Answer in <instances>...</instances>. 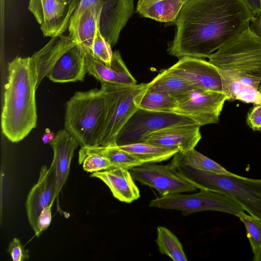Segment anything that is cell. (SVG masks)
Wrapping results in <instances>:
<instances>
[{
    "instance_id": "43",
    "label": "cell",
    "mask_w": 261,
    "mask_h": 261,
    "mask_svg": "<svg viewBox=\"0 0 261 261\" xmlns=\"http://www.w3.org/2000/svg\"><path fill=\"white\" fill-rule=\"evenodd\" d=\"M260 17H261V16Z\"/></svg>"
},
{
    "instance_id": "37",
    "label": "cell",
    "mask_w": 261,
    "mask_h": 261,
    "mask_svg": "<svg viewBox=\"0 0 261 261\" xmlns=\"http://www.w3.org/2000/svg\"><path fill=\"white\" fill-rule=\"evenodd\" d=\"M56 134L49 128H46L45 130V133L43 134L42 141L44 144L50 143L55 138Z\"/></svg>"
},
{
    "instance_id": "22",
    "label": "cell",
    "mask_w": 261,
    "mask_h": 261,
    "mask_svg": "<svg viewBox=\"0 0 261 261\" xmlns=\"http://www.w3.org/2000/svg\"><path fill=\"white\" fill-rule=\"evenodd\" d=\"M172 160L202 171L236 177H243L228 171L221 165L200 153L195 148L185 152H177L173 156Z\"/></svg>"
},
{
    "instance_id": "5",
    "label": "cell",
    "mask_w": 261,
    "mask_h": 261,
    "mask_svg": "<svg viewBox=\"0 0 261 261\" xmlns=\"http://www.w3.org/2000/svg\"><path fill=\"white\" fill-rule=\"evenodd\" d=\"M105 113V99L101 88L77 91L66 102L64 128L81 147L99 146Z\"/></svg>"
},
{
    "instance_id": "30",
    "label": "cell",
    "mask_w": 261,
    "mask_h": 261,
    "mask_svg": "<svg viewBox=\"0 0 261 261\" xmlns=\"http://www.w3.org/2000/svg\"><path fill=\"white\" fill-rule=\"evenodd\" d=\"M91 51L96 59L107 65L110 64L113 54L112 46L102 36L99 30L93 41Z\"/></svg>"
},
{
    "instance_id": "27",
    "label": "cell",
    "mask_w": 261,
    "mask_h": 261,
    "mask_svg": "<svg viewBox=\"0 0 261 261\" xmlns=\"http://www.w3.org/2000/svg\"><path fill=\"white\" fill-rule=\"evenodd\" d=\"M155 242L162 254H165L174 261H187L182 246L176 236L165 227L157 228Z\"/></svg>"
},
{
    "instance_id": "9",
    "label": "cell",
    "mask_w": 261,
    "mask_h": 261,
    "mask_svg": "<svg viewBox=\"0 0 261 261\" xmlns=\"http://www.w3.org/2000/svg\"><path fill=\"white\" fill-rule=\"evenodd\" d=\"M176 97L177 105L173 113L189 118L200 126L217 123L228 100L223 92L194 88Z\"/></svg>"
},
{
    "instance_id": "32",
    "label": "cell",
    "mask_w": 261,
    "mask_h": 261,
    "mask_svg": "<svg viewBox=\"0 0 261 261\" xmlns=\"http://www.w3.org/2000/svg\"><path fill=\"white\" fill-rule=\"evenodd\" d=\"M13 261H24L29 258V251L25 249L20 240L15 238L9 244L8 250Z\"/></svg>"
},
{
    "instance_id": "35",
    "label": "cell",
    "mask_w": 261,
    "mask_h": 261,
    "mask_svg": "<svg viewBox=\"0 0 261 261\" xmlns=\"http://www.w3.org/2000/svg\"><path fill=\"white\" fill-rule=\"evenodd\" d=\"M253 17L261 16V0H243Z\"/></svg>"
},
{
    "instance_id": "38",
    "label": "cell",
    "mask_w": 261,
    "mask_h": 261,
    "mask_svg": "<svg viewBox=\"0 0 261 261\" xmlns=\"http://www.w3.org/2000/svg\"><path fill=\"white\" fill-rule=\"evenodd\" d=\"M160 0H138L136 10L145 8L150 6L153 3Z\"/></svg>"
},
{
    "instance_id": "8",
    "label": "cell",
    "mask_w": 261,
    "mask_h": 261,
    "mask_svg": "<svg viewBox=\"0 0 261 261\" xmlns=\"http://www.w3.org/2000/svg\"><path fill=\"white\" fill-rule=\"evenodd\" d=\"M182 124H198L189 118L175 113L139 109L119 132L116 139V144L121 146L141 142L143 138L153 132L165 127Z\"/></svg>"
},
{
    "instance_id": "6",
    "label": "cell",
    "mask_w": 261,
    "mask_h": 261,
    "mask_svg": "<svg viewBox=\"0 0 261 261\" xmlns=\"http://www.w3.org/2000/svg\"><path fill=\"white\" fill-rule=\"evenodd\" d=\"M149 82L133 85L101 83L106 113L99 146L116 144L117 137L128 120L139 108Z\"/></svg>"
},
{
    "instance_id": "3",
    "label": "cell",
    "mask_w": 261,
    "mask_h": 261,
    "mask_svg": "<svg viewBox=\"0 0 261 261\" xmlns=\"http://www.w3.org/2000/svg\"><path fill=\"white\" fill-rule=\"evenodd\" d=\"M221 76L258 89L261 84V38L250 26L208 58Z\"/></svg>"
},
{
    "instance_id": "4",
    "label": "cell",
    "mask_w": 261,
    "mask_h": 261,
    "mask_svg": "<svg viewBox=\"0 0 261 261\" xmlns=\"http://www.w3.org/2000/svg\"><path fill=\"white\" fill-rule=\"evenodd\" d=\"M169 164L177 175L198 189L222 193L237 202L250 215L261 220V184L245 177L198 170L173 160Z\"/></svg>"
},
{
    "instance_id": "13",
    "label": "cell",
    "mask_w": 261,
    "mask_h": 261,
    "mask_svg": "<svg viewBox=\"0 0 261 261\" xmlns=\"http://www.w3.org/2000/svg\"><path fill=\"white\" fill-rule=\"evenodd\" d=\"M101 7L99 31L111 45L117 43L120 33L132 16L134 0H97Z\"/></svg>"
},
{
    "instance_id": "20",
    "label": "cell",
    "mask_w": 261,
    "mask_h": 261,
    "mask_svg": "<svg viewBox=\"0 0 261 261\" xmlns=\"http://www.w3.org/2000/svg\"><path fill=\"white\" fill-rule=\"evenodd\" d=\"M90 177L102 180L109 187L113 196L121 202L131 203L140 197L139 190L128 169L112 167L92 173Z\"/></svg>"
},
{
    "instance_id": "15",
    "label": "cell",
    "mask_w": 261,
    "mask_h": 261,
    "mask_svg": "<svg viewBox=\"0 0 261 261\" xmlns=\"http://www.w3.org/2000/svg\"><path fill=\"white\" fill-rule=\"evenodd\" d=\"M56 184L54 165L51 164L48 168L46 166H43L38 182L30 190L25 203L28 219L34 232L37 229V220L40 213L56 199L54 197Z\"/></svg>"
},
{
    "instance_id": "2",
    "label": "cell",
    "mask_w": 261,
    "mask_h": 261,
    "mask_svg": "<svg viewBox=\"0 0 261 261\" xmlns=\"http://www.w3.org/2000/svg\"><path fill=\"white\" fill-rule=\"evenodd\" d=\"M8 70L1 127L5 136L11 142L17 143L36 127L37 75L31 57H16L8 63Z\"/></svg>"
},
{
    "instance_id": "23",
    "label": "cell",
    "mask_w": 261,
    "mask_h": 261,
    "mask_svg": "<svg viewBox=\"0 0 261 261\" xmlns=\"http://www.w3.org/2000/svg\"><path fill=\"white\" fill-rule=\"evenodd\" d=\"M119 146L137 157L143 164L155 163L166 161L179 152L178 149L164 148L143 142Z\"/></svg>"
},
{
    "instance_id": "31",
    "label": "cell",
    "mask_w": 261,
    "mask_h": 261,
    "mask_svg": "<svg viewBox=\"0 0 261 261\" xmlns=\"http://www.w3.org/2000/svg\"><path fill=\"white\" fill-rule=\"evenodd\" d=\"M82 164L83 169L91 173L100 171L113 167L112 164L108 159L96 153H89L87 155Z\"/></svg>"
},
{
    "instance_id": "18",
    "label": "cell",
    "mask_w": 261,
    "mask_h": 261,
    "mask_svg": "<svg viewBox=\"0 0 261 261\" xmlns=\"http://www.w3.org/2000/svg\"><path fill=\"white\" fill-rule=\"evenodd\" d=\"M86 73L85 49L76 44L61 57L47 77L59 83L81 82Z\"/></svg>"
},
{
    "instance_id": "41",
    "label": "cell",
    "mask_w": 261,
    "mask_h": 261,
    "mask_svg": "<svg viewBox=\"0 0 261 261\" xmlns=\"http://www.w3.org/2000/svg\"><path fill=\"white\" fill-rule=\"evenodd\" d=\"M61 1H63V2H68L69 0H61Z\"/></svg>"
},
{
    "instance_id": "11",
    "label": "cell",
    "mask_w": 261,
    "mask_h": 261,
    "mask_svg": "<svg viewBox=\"0 0 261 261\" xmlns=\"http://www.w3.org/2000/svg\"><path fill=\"white\" fill-rule=\"evenodd\" d=\"M77 4L76 0H30L28 9L40 24L44 36L52 38L68 29Z\"/></svg>"
},
{
    "instance_id": "17",
    "label": "cell",
    "mask_w": 261,
    "mask_h": 261,
    "mask_svg": "<svg viewBox=\"0 0 261 261\" xmlns=\"http://www.w3.org/2000/svg\"><path fill=\"white\" fill-rule=\"evenodd\" d=\"M54 151L51 162L55 167L56 184L55 198L58 197L68 178L71 160L80 146L76 140L65 129L59 130L50 143Z\"/></svg>"
},
{
    "instance_id": "34",
    "label": "cell",
    "mask_w": 261,
    "mask_h": 261,
    "mask_svg": "<svg viewBox=\"0 0 261 261\" xmlns=\"http://www.w3.org/2000/svg\"><path fill=\"white\" fill-rule=\"evenodd\" d=\"M247 122L253 130L261 131V103L255 105L248 113Z\"/></svg>"
},
{
    "instance_id": "1",
    "label": "cell",
    "mask_w": 261,
    "mask_h": 261,
    "mask_svg": "<svg viewBox=\"0 0 261 261\" xmlns=\"http://www.w3.org/2000/svg\"><path fill=\"white\" fill-rule=\"evenodd\" d=\"M253 17L243 0H185L168 51L178 58H208L248 28Z\"/></svg>"
},
{
    "instance_id": "21",
    "label": "cell",
    "mask_w": 261,
    "mask_h": 261,
    "mask_svg": "<svg viewBox=\"0 0 261 261\" xmlns=\"http://www.w3.org/2000/svg\"><path fill=\"white\" fill-rule=\"evenodd\" d=\"M89 153H96L108 159L114 167L130 169L143 163L131 153L122 149L117 145L81 147L79 152V163L82 164Z\"/></svg>"
},
{
    "instance_id": "40",
    "label": "cell",
    "mask_w": 261,
    "mask_h": 261,
    "mask_svg": "<svg viewBox=\"0 0 261 261\" xmlns=\"http://www.w3.org/2000/svg\"><path fill=\"white\" fill-rule=\"evenodd\" d=\"M258 89H259V91H260V92L261 93V84L260 85Z\"/></svg>"
},
{
    "instance_id": "29",
    "label": "cell",
    "mask_w": 261,
    "mask_h": 261,
    "mask_svg": "<svg viewBox=\"0 0 261 261\" xmlns=\"http://www.w3.org/2000/svg\"><path fill=\"white\" fill-rule=\"evenodd\" d=\"M237 217L243 223L253 254L254 261H261V220L244 211Z\"/></svg>"
},
{
    "instance_id": "16",
    "label": "cell",
    "mask_w": 261,
    "mask_h": 261,
    "mask_svg": "<svg viewBox=\"0 0 261 261\" xmlns=\"http://www.w3.org/2000/svg\"><path fill=\"white\" fill-rule=\"evenodd\" d=\"M85 49L87 72L100 83H109L123 85L137 84V81L127 68L119 50L113 52L111 63L107 65L96 59L91 50Z\"/></svg>"
},
{
    "instance_id": "12",
    "label": "cell",
    "mask_w": 261,
    "mask_h": 261,
    "mask_svg": "<svg viewBox=\"0 0 261 261\" xmlns=\"http://www.w3.org/2000/svg\"><path fill=\"white\" fill-rule=\"evenodd\" d=\"M182 78L194 89L223 92L221 75L209 61L203 59L184 57L167 69Z\"/></svg>"
},
{
    "instance_id": "25",
    "label": "cell",
    "mask_w": 261,
    "mask_h": 261,
    "mask_svg": "<svg viewBox=\"0 0 261 261\" xmlns=\"http://www.w3.org/2000/svg\"><path fill=\"white\" fill-rule=\"evenodd\" d=\"M192 89L182 78L165 69L149 82L148 90L177 97Z\"/></svg>"
},
{
    "instance_id": "39",
    "label": "cell",
    "mask_w": 261,
    "mask_h": 261,
    "mask_svg": "<svg viewBox=\"0 0 261 261\" xmlns=\"http://www.w3.org/2000/svg\"><path fill=\"white\" fill-rule=\"evenodd\" d=\"M252 180L254 181H255V182H257L258 183L261 184V179H252Z\"/></svg>"
},
{
    "instance_id": "24",
    "label": "cell",
    "mask_w": 261,
    "mask_h": 261,
    "mask_svg": "<svg viewBox=\"0 0 261 261\" xmlns=\"http://www.w3.org/2000/svg\"><path fill=\"white\" fill-rule=\"evenodd\" d=\"M185 0H160L145 8L137 10L141 16L158 21H175Z\"/></svg>"
},
{
    "instance_id": "14",
    "label": "cell",
    "mask_w": 261,
    "mask_h": 261,
    "mask_svg": "<svg viewBox=\"0 0 261 261\" xmlns=\"http://www.w3.org/2000/svg\"><path fill=\"white\" fill-rule=\"evenodd\" d=\"M198 124H182L165 127L153 132L141 142L185 152L193 148L201 139Z\"/></svg>"
},
{
    "instance_id": "33",
    "label": "cell",
    "mask_w": 261,
    "mask_h": 261,
    "mask_svg": "<svg viewBox=\"0 0 261 261\" xmlns=\"http://www.w3.org/2000/svg\"><path fill=\"white\" fill-rule=\"evenodd\" d=\"M54 203L43 208L37 220V229L35 236L39 237L44 231L46 230L51 221V208Z\"/></svg>"
},
{
    "instance_id": "28",
    "label": "cell",
    "mask_w": 261,
    "mask_h": 261,
    "mask_svg": "<svg viewBox=\"0 0 261 261\" xmlns=\"http://www.w3.org/2000/svg\"><path fill=\"white\" fill-rule=\"evenodd\" d=\"M177 105L176 97L147 90L141 100L139 108L150 111L173 113Z\"/></svg>"
},
{
    "instance_id": "26",
    "label": "cell",
    "mask_w": 261,
    "mask_h": 261,
    "mask_svg": "<svg viewBox=\"0 0 261 261\" xmlns=\"http://www.w3.org/2000/svg\"><path fill=\"white\" fill-rule=\"evenodd\" d=\"M223 92L228 100H239L254 105L261 103V93L258 89L245 86L239 82L221 77Z\"/></svg>"
},
{
    "instance_id": "10",
    "label": "cell",
    "mask_w": 261,
    "mask_h": 261,
    "mask_svg": "<svg viewBox=\"0 0 261 261\" xmlns=\"http://www.w3.org/2000/svg\"><path fill=\"white\" fill-rule=\"evenodd\" d=\"M129 171L134 179L156 190L160 195L196 191L197 188L177 175L170 164L144 163Z\"/></svg>"
},
{
    "instance_id": "42",
    "label": "cell",
    "mask_w": 261,
    "mask_h": 261,
    "mask_svg": "<svg viewBox=\"0 0 261 261\" xmlns=\"http://www.w3.org/2000/svg\"><path fill=\"white\" fill-rule=\"evenodd\" d=\"M58 1H62L61 0H58Z\"/></svg>"
},
{
    "instance_id": "7",
    "label": "cell",
    "mask_w": 261,
    "mask_h": 261,
    "mask_svg": "<svg viewBox=\"0 0 261 261\" xmlns=\"http://www.w3.org/2000/svg\"><path fill=\"white\" fill-rule=\"evenodd\" d=\"M149 206L180 211L187 215L204 211H219L237 216L244 211L234 200L219 192L200 190L191 194H173L152 200Z\"/></svg>"
},
{
    "instance_id": "19",
    "label": "cell",
    "mask_w": 261,
    "mask_h": 261,
    "mask_svg": "<svg viewBox=\"0 0 261 261\" xmlns=\"http://www.w3.org/2000/svg\"><path fill=\"white\" fill-rule=\"evenodd\" d=\"M76 44L69 34L56 35L31 56L36 69L38 87L43 79L47 77L61 57Z\"/></svg>"
},
{
    "instance_id": "36",
    "label": "cell",
    "mask_w": 261,
    "mask_h": 261,
    "mask_svg": "<svg viewBox=\"0 0 261 261\" xmlns=\"http://www.w3.org/2000/svg\"><path fill=\"white\" fill-rule=\"evenodd\" d=\"M250 28L256 35L261 38V17H253L250 21Z\"/></svg>"
}]
</instances>
